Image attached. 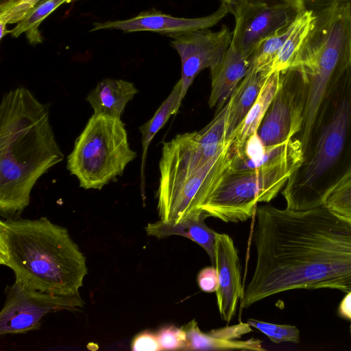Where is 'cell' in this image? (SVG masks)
I'll return each instance as SVG.
<instances>
[{
  "mask_svg": "<svg viewBox=\"0 0 351 351\" xmlns=\"http://www.w3.org/2000/svg\"><path fill=\"white\" fill-rule=\"evenodd\" d=\"M186 334V350H252L265 351L262 341L251 338L245 341L235 340L252 331L247 323L214 329L203 332L195 319L181 327Z\"/></svg>",
  "mask_w": 351,
  "mask_h": 351,
  "instance_id": "9a60e30c",
  "label": "cell"
},
{
  "mask_svg": "<svg viewBox=\"0 0 351 351\" xmlns=\"http://www.w3.org/2000/svg\"><path fill=\"white\" fill-rule=\"evenodd\" d=\"M269 76L264 72L255 71L249 66L246 75L235 88L228 100L226 128V140L228 143H231Z\"/></svg>",
  "mask_w": 351,
  "mask_h": 351,
  "instance_id": "ac0fdd59",
  "label": "cell"
},
{
  "mask_svg": "<svg viewBox=\"0 0 351 351\" xmlns=\"http://www.w3.org/2000/svg\"><path fill=\"white\" fill-rule=\"evenodd\" d=\"M136 93L138 90L132 82L105 78L90 91L86 101L93 114L121 118L127 104Z\"/></svg>",
  "mask_w": 351,
  "mask_h": 351,
  "instance_id": "d6986e66",
  "label": "cell"
},
{
  "mask_svg": "<svg viewBox=\"0 0 351 351\" xmlns=\"http://www.w3.org/2000/svg\"><path fill=\"white\" fill-rule=\"evenodd\" d=\"M199 289L206 293L216 292L219 287L217 271L214 266L203 268L197 275Z\"/></svg>",
  "mask_w": 351,
  "mask_h": 351,
  "instance_id": "4dcf8cb0",
  "label": "cell"
},
{
  "mask_svg": "<svg viewBox=\"0 0 351 351\" xmlns=\"http://www.w3.org/2000/svg\"><path fill=\"white\" fill-rule=\"evenodd\" d=\"M302 158L298 154L252 169L235 170L230 166L200 209L226 223L247 220L258 203L269 202L277 196Z\"/></svg>",
  "mask_w": 351,
  "mask_h": 351,
  "instance_id": "52a82bcc",
  "label": "cell"
},
{
  "mask_svg": "<svg viewBox=\"0 0 351 351\" xmlns=\"http://www.w3.org/2000/svg\"><path fill=\"white\" fill-rule=\"evenodd\" d=\"M324 204L337 215L351 220V174L330 193Z\"/></svg>",
  "mask_w": 351,
  "mask_h": 351,
  "instance_id": "4316f807",
  "label": "cell"
},
{
  "mask_svg": "<svg viewBox=\"0 0 351 351\" xmlns=\"http://www.w3.org/2000/svg\"><path fill=\"white\" fill-rule=\"evenodd\" d=\"M230 164L228 147L193 173L160 177L156 193L160 220L176 224L203 212L202 204L217 187Z\"/></svg>",
  "mask_w": 351,
  "mask_h": 351,
  "instance_id": "ba28073f",
  "label": "cell"
},
{
  "mask_svg": "<svg viewBox=\"0 0 351 351\" xmlns=\"http://www.w3.org/2000/svg\"><path fill=\"white\" fill-rule=\"evenodd\" d=\"M71 1L73 0L40 1L12 29L10 30V34L15 38L21 34H25L31 44L41 43L43 39L38 29L41 23L60 5Z\"/></svg>",
  "mask_w": 351,
  "mask_h": 351,
  "instance_id": "cb8c5ba5",
  "label": "cell"
},
{
  "mask_svg": "<svg viewBox=\"0 0 351 351\" xmlns=\"http://www.w3.org/2000/svg\"><path fill=\"white\" fill-rule=\"evenodd\" d=\"M301 1L306 10H310L314 12L326 9L337 4H344L351 3V0H300Z\"/></svg>",
  "mask_w": 351,
  "mask_h": 351,
  "instance_id": "1f68e13d",
  "label": "cell"
},
{
  "mask_svg": "<svg viewBox=\"0 0 351 351\" xmlns=\"http://www.w3.org/2000/svg\"><path fill=\"white\" fill-rule=\"evenodd\" d=\"M306 90V79L299 69L291 67L280 72L279 87L257 131L264 145L285 143L299 133Z\"/></svg>",
  "mask_w": 351,
  "mask_h": 351,
  "instance_id": "30bf717a",
  "label": "cell"
},
{
  "mask_svg": "<svg viewBox=\"0 0 351 351\" xmlns=\"http://www.w3.org/2000/svg\"><path fill=\"white\" fill-rule=\"evenodd\" d=\"M222 1L225 2L226 3H229L231 0H221Z\"/></svg>",
  "mask_w": 351,
  "mask_h": 351,
  "instance_id": "e575fe53",
  "label": "cell"
},
{
  "mask_svg": "<svg viewBox=\"0 0 351 351\" xmlns=\"http://www.w3.org/2000/svg\"><path fill=\"white\" fill-rule=\"evenodd\" d=\"M219 287L217 304L221 317L229 323L234 317L243 297L241 268L237 249L227 234L217 233L215 239V265Z\"/></svg>",
  "mask_w": 351,
  "mask_h": 351,
  "instance_id": "5bb4252c",
  "label": "cell"
},
{
  "mask_svg": "<svg viewBox=\"0 0 351 351\" xmlns=\"http://www.w3.org/2000/svg\"><path fill=\"white\" fill-rule=\"evenodd\" d=\"M64 158L50 123L49 105L25 87L0 104V214L19 218L39 178Z\"/></svg>",
  "mask_w": 351,
  "mask_h": 351,
  "instance_id": "7a4b0ae2",
  "label": "cell"
},
{
  "mask_svg": "<svg viewBox=\"0 0 351 351\" xmlns=\"http://www.w3.org/2000/svg\"><path fill=\"white\" fill-rule=\"evenodd\" d=\"M351 174V68L322 104L300 165L282 194L287 208L324 205L330 193Z\"/></svg>",
  "mask_w": 351,
  "mask_h": 351,
  "instance_id": "277c9868",
  "label": "cell"
},
{
  "mask_svg": "<svg viewBox=\"0 0 351 351\" xmlns=\"http://www.w3.org/2000/svg\"><path fill=\"white\" fill-rule=\"evenodd\" d=\"M293 22L263 40L250 58V67L255 71L269 75V68L290 34Z\"/></svg>",
  "mask_w": 351,
  "mask_h": 351,
  "instance_id": "d4e9b609",
  "label": "cell"
},
{
  "mask_svg": "<svg viewBox=\"0 0 351 351\" xmlns=\"http://www.w3.org/2000/svg\"><path fill=\"white\" fill-rule=\"evenodd\" d=\"M228 12V8L223 1L212 14L198 18L176 17L151 10L127 20L94 23L90 32L106 29H121L126 33L151 31L173 38L184 33L210 28L217 25Z\"/></svg>",
  "mask_w": 351,
  "mask_h": 351,
  "instance_id": "4fadbf2b",
  "label": "cell"
},
{
  "mask_svg": "<svg viewBox=\"0 0 351 351\" xmlns=\"http://www.w3.org/2000/svg\"><path fill=\"white\" fill-rule=\"evenodd\" d=\"M23 0H1L0 10H3Z\"/></svg>",
  "mask_w": 351,
  "mask_h": 351,
  "instance_id": "d6a6232c",
  "label": "cell"
},
{
  "mask_svg": "<svg viewBox=\"0 0 351 351\" xmlns=\"http://www.w3.org/2000/svg\"><path fill=\"white\" fill-rule=\"evenodd\" d=\"M136 157L121 118L93 114L75 139L67 169L84 189L101 190Z\"/></svg>",
  "mask_w": 351,
  "mask_h": 351,
  "instance_id": "8992f818",
  "label": "cell"
},
{
  "mask_svg": "<svg viewBox=\"0 0 351 351\" xmlns=\"http://www.w3.org/2000/svg\"><path fill=\"white\" fill-rule=\"evenodd\" d=\"M250 58L231 45L225 56L211 74V92L208 100L210 108L221 110L228 102L235 88L246 75Z\"/></svg>",
  "mask_w": 351,
  "mask_h": 351,
  "instance_id": "e0dca14e",
  "label": "cell"
},
{
  "mask_svg": "<svg viewBox=\"0 0 351 351\" xmlns=\"http://www.w3.org/2000/svg\"><path fill=\"white\" fill-rule=\"evenodd\" d=\"M315 14L313 11L305 10L295 19L292 29L274 60L269 75L289 69L300 51L306 37L312 29Z\"/></svg>",
  "mask_w": 351,
  "mask_h": 351,
  "instance_id": "7402d4cb",
  "label": "cell"
},
{
  "mask_svg": "<svg viewBox=\"0 0 351 351\" xmlns=\"http://www.w3.org/2000/svg\"><path fill=\"white\" fill-rule=\"evenodd\" d=\"M181 80L173 86L171 93L157 109L155 114L147 122L139 127L141 133L142 157L141 166V189L145 186V167L149 144L158 132L164 126L169 117L179 110L178 101L181 93Z\"/></svg>",
  "mask_w": 351,
  "mask_h": 351,
  "instance_id": "603a6c76",
  "label": "cell"
},
{
  "mask_svg": "<svg viewBox=\"0 0 351 351\" xmlns=\"http://www.w3.org/2000/svg\"><path fill=\"white\" fill-rule=\"evenodd\" d=\"M280 80V72L274 73L268 77L258 98L231 141L230 147L232 150L242 147L245 141L257 132L279 87Z\"/></svg>",
  "mask_w": 351,
  "mask_h": 351,
  "instance_id": "44dd1931",
  "label": "cell"
},
{
  "mask_svg": "<svg viewBox=\"0 0 351 351\" xmlns=\"http://www.w3.org/2000/svg\"><path fill=\"white\" fill-rule=\"evenodd\" d=\"M42 0H23L7 9L1 10L0 23L12 24L20 22Z\"/></svg>",
  "mask_w": 351,
  "mask_h": 351,
  "instance_id": "f1b7e54d",
  "label": "cell"
},
{
  "mask_svg": "<svg viewBox=\"0 0 351 351\" xmlns=\"http://www.w3.org/2000/svg\"><path fill=\"white\" fill-rule=\"evenodd\" d=\"M256 215V262L241 309L292 289L351 291V220L325 204L304 210L265 205Z\"/></svg>",
  "mask_w": 351,
  "mask_h": 351,
  "instance_id": "6da1fadb",
  "label": "cell"
},
{
  "mask_svg": "<svg viewBox=\"0 0 351 351\" xmlns=\"http://www.w3.org/2000/svg\"><path fill=\"white\" fill-rule=\"evenodd\" d=\"M315 21L290 67L307 82L304 119L294 137L306 149L320 106L329 92L351 68V3L314 12Z\"/></svg>",
  "mask_w": 351,
  "mask_h": 351,
  "instance_id": "5b68a950",
  "label": "cell"
},
{
  "mask_svg": "<svg viewBox=\"0 0 351 351\" xmlns=\"http://www.w3.org/2000/svg\"><path fill=\"white\" fill-rule=\"evenodd\" d=\"M247 323L264 333L274 343L300 342V331L295 326L276 324L250 318Z\"/></svg>",
  "mask_w": 351,
  "mask_h": 351,
  "instance_id": "484cf974",
  "label": "cell"
},
{
  "mask_svg": "<svg viewBox=\"0 0 351 351\" xmlns=\"http://www.w3.org/2000/svg\"><path fill=\"white\" fill-rule=\"evenodd\" d=\"M156 334L162 350H186V334L182 328L166 326Z\"/></svg>",
  "mask_w": 351,
  "mask_h": 351,
  "instance_id": "83f0119b",
  "label": "cell"
},
{
  "mask_svg": "<svg viewBox=\"0 0 351 351\" xmlns=\"http://www.w3.org/2000/svg\"><path fill=\"white\" fill-rule=\"evenodd\" d=\"M0 312V335L25 333L40 328L43 317L59 311H76L84 302L80 295L64 296L43 292L16 282L7 286Z\"/></svg>",
  "mask_w": 351,
  "mask_h": 351,
  "instance_id": "8fae6325",
  "label": "cell"
},
{
  "mask_svg": "<svg viewBox=\"0 0 351 351\" xmlns=\"http://www.w3.org/2000/svg\"><path fill=\"white\" fill-rule=\"evenodd\" d=\"M226 5L235 19L231 46L249 58L263 40L306 10L300 0H231Z\"/></svg>",
  "mask_w": 351,
  "mask_h": 351,
  "instance_id": "9c48e42d",
  "label": "cell"
},
{
  "mask_svg": "<svg viewBox=\"0 0 351 351\" xmlns=\"http://www.w3.org/2000/svg\"><path fill=\"white\" fill-rule=\"evenodd\" d=\"M350 334H351V326H350Z\"/></svg>",
  "mask_w": 351,
  "mask_h": 351,
  "instance_id": "d590c367",
  "label": "cell"
},
{
  "mask_svg": "<svg viewBox=\"0 0 351 351\" xmlns=\"http://www.w3.org/2000/svg\"><path fill=\"white\" fill-rule=\"evenodd\" d=\"M0 264L13 271L16 282L64 296L80 295L88 273L67 229L45 217L0 221Z\"/></svg>",
  "mask_w": 351,
  "mask_h": 351,
  "instance_id": "3957f363",
  "label": "cell"
},
{
  "mask_svg": "<svg viewBox=\"0 0 351 351\" xmlns=\"http://www.w3.org/2000/svg\"><path fill=\"white\" fill-rule=\"evenodd\" d=\"M230 168L252 169L276 162L291 156L302 154L301 143L293 138L285 143L265 146L257 132L251 136L242 147L232 150Z\"/></svg>",
  "mask_w": 351,
  "mask_h": 351,
  "instance_id": "2e32d148",
  "label": "cell"
},
{
  "mask_svg": "<svg viewBox=\"0 0 351 351\" xmlns=\"http://www.w3.org/2000/svg\"><path fill=\"white\" fill-rule=\"evenodd\" d=\"M208 216L203 212L176 224L159 220L148 223L145 228L149 236L158 239L171 235L186 237L200 245L208 254L215 265V239L217 232L208 228L204 222Z\"/></svg>",
  "mask_w": 351,
  "mask_h": 351,
  "instance_id": "ffe728a7",
  "label": "cell"
},
{
  "mask_svg": "<svg viewBox=\"0 0 351 351\" xmlns=\"http://www.w3.org/2000/svg\"><path fill=\"white\" fill-rule=\"evenodd\" d=\"M133 351L162 350L156 333L149 330L136 335L131 343Z\"/></svg>",
  "mask_w": 351,
  "mask_h": 351,
  "instance_id": "f546056e",
  "label": "cell"
},
{
  "mask_svg": "<svg viewBox=\"0 0 351 351\" xmlns=\"http://www.w3.org/2000/svg\"><path fill=\"white\" fill-rule=\"evenodd\" d=\"M0 28H1V36L0 39H3V38L8 34H10V30L7 29V25L4 23H0Z\"/></svg>",
  "mask_w": 351,
  "mask_h": 351,
  "instance_id": "836d02e7",
  "label": "cell"
},
{
  "mask_svg": "<svg viewBox=\"0 0 351 351\" xmlns=\"http://www.w3.org/2000/svg\"><path fill=\"white\" fill-rule=\"evenodd\" d=\"M172 38L171 46L182 64L180 106L197 74L204 69H213L222 60L231 45L232 32L223 25L218 31L202 29Z\"/></svg>",
  "mask_w": 351,
  "mask_h": 351,
  "instance_id": "7c38bea8",
  "label": "cell"
}]
</instances>
